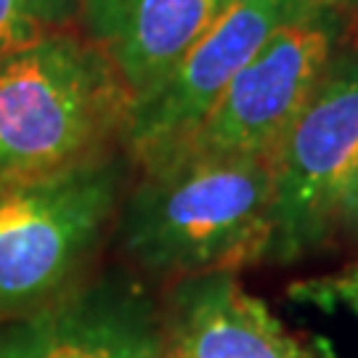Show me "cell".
I'll list each match as a JSON object with an SVG mask.
<instances>
[{
  "label": "cell",
  "mask_w": 358,
  "mask_h": 358,
  "mask_svg": "<svg viewBox=\"0 0 358 358\" xmlns=\"http://www.w3.org/2000/svg\"><path fill=\"white\" fill-rule=\"evenodd\" d=\"M80 0H0V53L75 29Z\"/></svg>",
  "instance_id": "30bf717a"
},
{
  "label": "cell",
  "mask_w": 358,
  "mask_h": 358,
  "mask_svg": "<svg viewBox=\"0 0 358 358\" xmlns=\"http://www.w3.org/2000/svg\"><path fill=\"white\" fill-rule=\"evenodd\" d=\"M308 11L306 0H234L178 64L130 101L122 149L133 165L146 170L186 141L266 40Z\"/></svg>",
  "instance_id": "8992f818"
},
{
  "label": "cell",
  "mask_w": 358,
  "mask_h": 358,
  "mask_svg": "<svg viewBox=\"0 0 358 358\" xmlns=\"http://www.w3.org/2000/svg\"><path fill=\"white\" fill-rule=\"evenodd\" d=\"M273 173L266 159L183 157L141 170L120 207V239L157 276H202L266 260Z\"/></svg>",
  "instance_id": "6da1fadb"
},
{
  "label": "cell",
  "mask_w": 358,
  "mask_h": 358,
  "mask_svg": "<svg viewBox=\"0 0 358 358\" xmlns=\"http://www.w3.org/2000/svg\"><path fill=\"white\" fill-rule=\"evenodd\" d=\"M289 294L300 303L319 306L324 310L348 308L358 313V263L350 268L340 271L337 276H324L313 282H300L289 287Z\"/></svg>",
  "instance_id": "8fae6325"
},
{
  "label": "cell",
  "mask_w": 358,
  "mask_h": 358,
  "mask_svg": "<svg viewBox=\"0 0 358 358\" xmlns=\"http://www.w3.org/2000/svg\"><path fill=\"white\" fill-rule=\"evenodd\" d=\"M350 22L340 11L313 8L276 29L236 72L202 125L157 165L183 157L273 162L287 130L316 93L334 56L348 45Z\"/></svg>",
  "instance_id": "5b68a950"
},
{
  "label": "cell",
  "mask_w": 358,
  "mask_h": 358,
  "mask_svg": "<svg viewBox=\"0 0 358 358\" xmlns=\"http://www.w3.org/2000/svg\"><path fill=\"white\" fill-rule=\"evenodd\" d=\"M165 358H329L284 327L231 271L178 279L162 313Z\"/></svg>",
  "instance_id": "ba28073f"
},
{
  "label": "cell",
  "mask_w": 358,
  "mask_h": 358,
  "mask_svg": "<svg viewBox=\"0 0 358 358\" xmlns=\"http://www.w3.org/2000/svg\"><path fill=\"white\" fill-rule=\"evenodd\" d=\"M340 229H345L353 239H358V180L353 183V189L348 194L345 207H343V223Z\"/></svg>",
  "instance_id": "7c38bea8"
},
{
  "label": "cell",
  "mask_w": 358,
  "mask_h": 358,
  "mask_svg": "<svg viewBox=\"0 0 358 358\" xmlns=\"http://www.w3.org/2000/svg\"><path fill=\"white\" fill-rule=\"evenodd\" d=\"M122 146L75 165L0 178V316L16 319L77 287L125 202Z\"/></svg>",
  "instance_id": "3957f363"
},
{
  "label": "cell",
  "mask_w": 358,
  "mask_h": 358,
  "mask_svg": "<svg viewBox=\"0 0 358 358\" xmlns=\"http://www.w3.org/2000/svg\"><path fill=\"white\" fill-rule=\"evenodd\" d=\"M0 358H165L162 313L138 284H77L0 327Z\"/></svg>",
  "instance_id": "52a82bcc"
},
{
  "label": "cell",
  "mask_w": 358,
  "mask_h": 358,
  "mask_svg": "<svg viewBox=\"0 0 358 358\" xmlns=\"http://www.w3.org/2000/svg\"><path fill=\"white\" fill-rule=\"evenodd\" d=\"M353 24H358V19H353ZM350 45H358V40H353V43H350Z\"/></svg>",
  "instance_id": "5bb4252c"
},
{
  "label": "cell",
  "mask_w": 358,
  "mask_h": 358,
  "mask_svg": "<svg viewBox=\"0 0 358 358\" xmlns=\"http://www.w3.org/2000/svg\"><path fill=\"white\" fill-rule=\"evenodd\" d=\"M130 101L112 62L77 29L0 53V178L122 146Z\"/></svg>",
  "instance_id": "7a4b0ae2"
},
{
  "label": "cell",
  "mask_w": 358,
  "mask_h": 358,
  "mask_svg": "<svg viewBox=\"0 0 358 358\" xmlns=\"http://www.w3.org/2000/svg\"><path fill=\"white\" fill-rule=\"evenodd\" d=\"M234 0H80L77 24L112 62L130 96H141Z\"/></svg>",
  "instance_id": "9c48e42d"
},
{
  "label": "cell",
  "mask_w": 358,
  "mask_h": 358,
  "mask_svg": "<svg viewBox=\"0 0 358 358\" xmlns=\"http://www.w3.org/2000/svg\"><path fill=\"white\" fill-rule=\"evenodd\" d=\"M266 260L294 263L332 239L358 180V45L334 56L271 162Z\"/></svg>",
  "instance_id": "277c9868"
},
{
  "label": "cell",
  "mask_w": 358,
  "mask_h": 358,
  "mask_svg": "<svg viewBox=\"0 0 358 358\" xmlns=\"http://www.w3.org/2000/svg\"><path fill=\"white\" fill-rule=\"evenodd\" d=\"M306 3L313 8H329V11L345 13L350 19H358V0H306Z\"/></svg>",
  "instance_id": "4fadbf2b"
}]
</instances>
